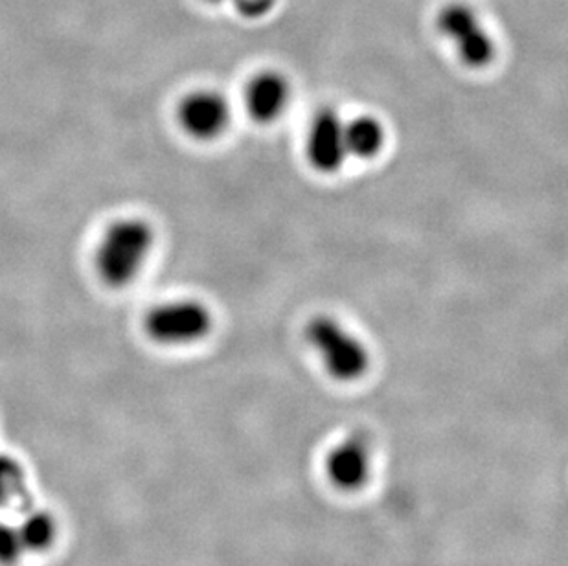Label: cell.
Returning <instances> with one entry per match:
<instances>
[{"mask_svg":"<svg viewBox=\"0 0 568 566\" xmlns=\"http://www.w3.org/2000/svg\"><path fill=\"white\" fill-rule=\"evenodd\" d=\"M306 338L327 374L337 381H357L371 368V350L343 322L316 315L307 322Z\"/></svg>","mask_w":568,"mask_h":566,"instance_id":"obj_2","label":"cell"},{"mask_svg":"<svg viewBox=\"0 0 568 566\" xmlns=\"http://www.w3.org/2000/svg\"><path fill=\"white\" fill-rule=\"evenodd\" d=\"M386 129L379 118L357 114L346 120V148L348 156L372 161L385 150Z\"/></svg>","mask_w":568,"mask_h":566,"instance_id":"obj_9","label":"cell"},{"mask_svg":"<svg viewBox=\"0 0 568 566\" xmlns=\"http://www.w3.org/2000/svg\"><path fill=\"white\" fill-rule=\"evenodd\" d=\"M306 156L322 175H335L348 161L346 120L335 109L324 108L313 114L306 134Z\"/></svg>","mask_w":568,"mask_h":566,"instance_id":"obj_5","label":"cell"},{"mask_svg":"<svg viewBox=\"0 0 568 566\" xmlns=\"http://www.w3.org/2000/svg\"><path fill=\"white\" fill-rule=\"evenodd\" d=\"M291 103V85L276 70H263L247 83L245 108L256 123H274Z\"/></svg>","mask_w":568,"mask_h":566,"instance_id":"obj_7","label":"cell"},{"mask_svg":"<svg viewBox=\"0 0 568 566\" xmlns=\"http://www.w3.org/2000/svg\"><path fill=\"white\" fill-rule=\"evenodd\" d=\"M155 249V230L140 218L116 220L103 230L97 252L94 269L103 285L124 289L144 271Z\"/></svg>","mask_w":568,"mask_h":566,"instance_id":"obj_1","label":"cell"},{"mask_svg":"<svg viewBox=\"0 0 568 566\" xmlns=\"http://www.w3.org/2000/svg\"><path fill=\"white\" fill-rule=\"evenodd\" d=\"M371 439L366 434H354L327 456V476L341 489H359L371 476Z\"/></svg>","mask_w":568,"mask_h":566,"instance_id":"obj_8","label":"cell"},{"mask_svg":"<svg viewBox=\"0 0 568 566\" xmlns=\"http://www.w3.org/2000/svg\"><path fill=\"white\" fill-rule=\"evenodd\" d=\"M438 32L453 43L462 63L469 69H486L494 63L497 44L471 6L455 2L442 8L436 19Z\"/></svg>","mask_w":568,"mask_h":566,"instance_id":"obj_4","label":"cell"},{"mask_svg":"<svg viewBox=\"0 0 568 566\" xmlns=\"http://www.w3.org/2000/svg\"><path fill=\"white\" fill-rule=\"evenodd\" d=\"M144 330L151 341L162 346H190L212 333L214 313L199 300H170L150 310Z\"/></svg>","mask_w":568,"mask_h":566,"instance_id":"obj_3","label":"cell"},{"mask_svg":"<svg viewBox=\"0 0 568 566\" xmlns=\"http://www.w3.org/2000/svg\"><path fill=\"white\" fill-rule=\"evenodd\" d=\"M22 543L27 550H43L52 545L55 537L54 518L47 513H33L24 518V523L19 526Z\"/></svg>","mask_w":568,"mask_h":566,"instance_id":"obj_10","label":"cell"},{"mask_svg":"<svg viewBox=\"0 0 568 566\" xmlns=\"http://www.w3.org/2000/svg\"><path fill=\"white\" fill-rule=\"evenodd\" d=\"M19 478L21 473L17 469V465L8 458H0V506L8 503L17 487H19Z\"/></svg>","mask_w":568,"mask_h":566,"instance_id":"obj_12","label":"cell"},{"mask_svg":"<svg viewBox=\"0 0 568 566\" xmlns=\"http://www.w3.org/2000/svg\"><path fill=\"white\" fill-rule=\"evenodd\" d=\"M178 122L190 139L212 142L223 137L231 125V103L212 89L190 92L179 103Z\"/></svg>","mask_w":568,"mask_h":566,"instance_id":"obj_6","label":"cell"},{"mask_svg":"<svg viewBox=\"0 0 568 566\" xmlns=\"http://www.w3.org/2000/svg\"><path fill=\"white\" fill-rule=\"evenodd\" d=\"M27 552L22 543L19 528L0 523V563L2 565H13L21 559L22 554Z\"/></svg>","mask_w":568,"mask_h":566,"instance_id":"obj_11","label":"cell"}]
</instances>
